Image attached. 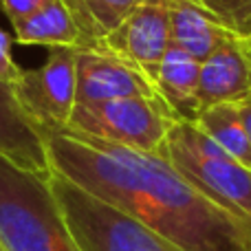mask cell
<instances>
[{
  "label": "cell",
  "instance_id": "obj_12",
  "mask_svg": "<svg viewBox=\"0 0 251 251\" xmlns=\"http://www.w3.org/2000/svg\"><path fill=\"white\" fill-rule=\"evenodd\" d=\"M199 82L201 62L172 42L159 66L154 86L178 122H196L199 117Z\"/></svg>",
  "mask_w": 251,
  "mask_h": 251
},
{
  "label": "cell",
  "instance_id": "obj_11",
  "mask_svg": "<svg viewBox=\"0 0 251 251\" xmlns=\"http://www.w3.org/2000/svg\"><path fill=\"white\" fill-rule=\"evenodd\" d=\"M170 16V38L203 64L231 35L199 0H161Z\"/></svg>",
  "mask_w": 251,
  "mask_h": 251
},
{
  "label": "cell",
  "instance_id": "obj_3",
  "mask_svg": "<svg viewBox=\"0 0 251 251\" xmlns=\"http://www.w3.org/2000/svg\"><path fill=\"white\" fill-rule=\"evenodd\" d=\"M203 196L251 221V168L238 163L192 122H174L159 152Z\"/></svg>",
  "mask_w": 251,
  "mask_h": 251
},
{
  "label": "cell",
  "instance_id": "obj_20",
  "mask_svg": "<svg viewBox=\"0 0 251 251\" xmlns=\"http://www.w3.org/2000/svg\"><path fill=\"white\" fill-rule=\"evenodd\" d=\"M0 251H2V247H0Z\"/></svg>",
  "mask_w": 251,
  "mask_h": 251
},
{
  "label": "cell",
  "instance_id": "obj_18",
  "mask_svg": "<svg viewBox=\"0 0 251 251\" xmlns=\"http://www.w3.org/2000/svg\"><path fill=\"white\" fill-rule=\"evenodd\" d=\"M51 2V0H0V9L4 11V16L9 18V22H20L25 20V18L33 16L35 11H40L42 7H47V4Z\"/></svg>",
  "mask_w": 251,
  "mask_h": 251
},
{
  "label": "cell",
  "instance_id": "obj_7",
  "mask_svg": "<svg viewBox=\"0 0 251 251\" xmlns=\"http://www.w3.org/2000/svg\"><path fill=\"white\" fill-rule=\"evenodd\" d=\"M126 97H161L152 79L132 62L104 47H77L75 106Z\"/></svg>",
  "mask_w": 251,
  "mask_h": 251
},
{
  "label": "cell",
  "instance_id": "obj_9",
  "mask_svg": "<svg viewBox=\"0 0 251 251\" xmlns=\"http://www.w3.org/2000/svg\"><path fill=\"white\" fill-rule=\"evenodd\" d=\"M251 100V38L231 33L201 64V110L214 104H243Z\"/></svg>",
  "mask_w": 251,
  "mask_h": 251
},
{
  "label": "cell",
  "instance_id": "obj_19",
  "mask_svg": "<svg viewBox=\"0 0 251 251\" xmlns=\"http://www.w3.org/2000/svg\"><path fill=\"white\" fill-rule=\"evenodd\" d=\"M240 106V115H243V122H245V128H247V134H249V143H251V100L243 101Z\"/></svg>",
  "mask_w": 251,
  "mask_h": 251
},
{
  "label": "cell",
  "instance_id": "obj_8",
  "mask_svg": "<svg viewBox=\"0 0 251 251\" xmlns=\"http://www.w3.org/2000/svg\"><path fill=\"white\" fill-rule=\"evenodd\" d=\"M170 44V16L165 4L161 0H139L100 47L132 62L154 84Z\"/></svg>",
  "mask_w": 251,
  "mask_h": 251
},
{
  "label": "cell",
  "instance_id": "obj_14",
  "mask_svg": "<svg viewBox=\"0 0 251 251\" xmlns=\"http://www.w3.org/2000/svg\"><path fill=\"white\" fill-rule=\"evenodd\" d=\"M196 124L214 143L223 148L238 163L251 168V143L238 104H214L199 113Z\"/></svg>",
  "mask_w": 251,
  "mask_h": 251
},
{
  "label": "cell",
  "instance_id": "obj_6",
  "mask_svg": "<svg viewBox=\"0 0 251 251\" xmlns=\"http://www.w3.org/2000/svg\"><path fill=\"white\" fill-rule=\"evenodd\" d=\"M77 47H51L40 69L22 71L11 86L25 115L42 132L64 130L75 108Z\"/></svg>",
  "mask_w": 251,
  "mask_h": 251
},
{
  "label": "cell",
  "instance_id": "obj_5",
  "mask_svg": "<svg viewBox=\"0 0 251 251\" xmlns=\"http://www.w3.org/2000/svg\"><path fill=\"white\" fill-rule=\"evenodd\" d=\"M174 122L176 115L161 97H126L75 106L66 128L130 150L161 152Z\"/></svg>",
  "mask_w": 251,
  "mask_h": 251
},
{
  "label": "cell",
  "instance_id": "obj_2",
  "mask_svg": "<svg viewBox=\"0 0 251 251\" xmlns=\"http://www.w3.org/2000/svg\"><path fill=\"white\" fill-rule=\"evenodd\" d=\"M51 174L31 172L0 154L2 251H82L51 190Z\"/></svg>",
  "mask_w": 251,
  "mask_h": 251
},
{
  "label": "cell",
  "instance_id": "obj_13",
  "mask_svg": "<svg viewBox=\"0 0 251 251\" xmlns=\"http://www.w3.org/2000/svg\"><path fill=\"white\" fill-rule=\"evenodd\" d=\"M13 38L18 44L44 47H88L84 33L75 25L69 7L62 0H51L47 7L20 22H13Z\"/></svg>",
  "mask_w": 251,
  "mask_h": 251
},
{
  "label": "cell",
  "instance_id": "obj_15",
  "mask_svg": "<svg viewBox=\"0 0 251 251\" xmlns=\"http://www.w3.org/2000/svg\"><path fill=\"white\" fill-rule=\"evenodd\" d=\"M62 2L69 7L88 47H100L139 0H62Z\"/></svg>",
  "mask_w": 251,
  "mask_h": 251
},
{
  "label": "cell",
  "instance_id": "obj_1",
  "mask_svg": "<svg viewBox=\"0 0 251 251\" xmlns=\"http://www.w3.org/2000/svg\"><path fill=\"white\" fill-rule=\"evenodd\" d=\"M51 170L132 216L183 251H251V221L223 209L159 152L77 134L44 132Z\"/></svg>",
  "mask_w": 251,
  "mask_h": 251
},
{
  "label": "cell",
  "instance_id": "obj_16",
  "mask_svg": "<svg viewBox=\"0 0 251 251\" xmlns=\"http://www.w3.org/2000/svg\"><path fill=\"white\" fill-rule=\"evenodd\" d=\"M225 29L251 38V0H199Z\"/></svg>",
  "mask_w": 251,
  "mask_h": 251
},
{
  "label": "cell",
  "instance_id": "obj_4",
  "mask_svg": "<svg viewBox=\"0 0 251 251\" xmlns=\"http://www.w3.org/2000/svg\"><path fill=\"white\" fill-rule=\"evenodd\" d=\"M51 190L82 251H183L62 174H51Z\"/></svg>",
  "mask_w": 251,
  "mask_h": 251
},
{
  "label": "cell",
  "instance_id": "obj_17",
  "mask_svg": "<svg viewBox=\"0 0 251 251\" xmlns=\"http://www.w3.org/2000/svg\"><path fill=\"white\" fill-rule=\"evenodd\" d=\"M22 69L16 64L11 55V35L4 29H0V82L7 84V86H13L20 77Z\"/></svg>",
  "mask_w": 251,
  "mask_h": 251
},
{
  "label": "cell",
  "instance_id": "obj_10",
  "mask_svg": "<svg viewBox=\"0 0 251 251\" xmlns=\"http://www.w3.org/2000/svg\"><path fill=\"white\" fill-rule=\"evenodd\" d=\"M0 154L16 165L38 174H51L44 132L38 128L13 97L11 86L0 82Z\"/></svg>",
  "mask_w": 251,
  "mask_h": 251
}]
</instances>
